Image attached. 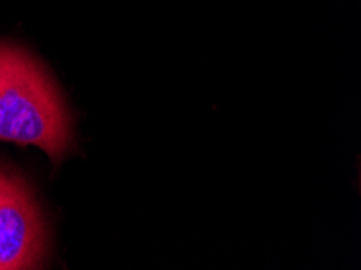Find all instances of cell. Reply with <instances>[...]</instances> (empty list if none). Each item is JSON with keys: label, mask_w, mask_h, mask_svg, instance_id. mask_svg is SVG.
<instances>
[{"label": "cell", "mask_w": 361, "mask_h": 270, "mask_svg": "<svg viewBox=\"0 0 361 270\" xmlns=\"http://www.w3.org/2000/svg\"><path fill=\"white\" fill-rule=\"evenodd\" d=\"M47 230L30 186L0 167V270L41 269Z\"/></svg>", "instance_id": "cell-2"}, {"label": "cell", "mask_w": 361, "mask_h": 270, "mask_svg": "<svg viewBox=\"0 0 361 270\" xmlns=\"http://www.w3.org/2000/svg\"><path fill=\"white\" fill-rule=\"evenodd\" d=\"M0 141L37 146L59 162L72 147V122L57 86L26 49L0 41Z\"/></svg>", "instance_id": "cell-1"}]
</instances>
